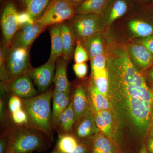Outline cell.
Here are the masks:
<instances>
[{
    "label": "cell",
    "instance_id": "cell-21",
    "mask_svg": "<svg viewBox=\"0 0 153 153\" xmlns=\"http://www.w3.org/2000/svg\"><path fill=\"white\" fill-rule=\"evenodd\" d=\"M89 101L91 110L92 112H98L106 110L111 108L110 103L106 97L100 91L93 80L88 87Z\"/></svg>",
    "mask_w": 153,
    "mask_h": 153
},
{
    "label": "cell",
    "instance_id": "cell-38",
    "mask_svg": "<svg viewBox=\"0 0 153 153\" xmlns=\"http://www.w3.org/2000/svg\"><path fill=\"white\" fill-rule=\"evenodd\" d=\"M137 43L143 45L147 48L153 55V35L145 38H141Z\"/></svg>",
    "mask_w": 153,
    "mask_h": 153
},
{
    "label": "cell",
    "instance_id": "cell-43",
    "mask_svg": "<svg viewBox=\"0 0 153 153\" xmlns=\"http://www.w3.org/2000/svg\"><path fill=\"white\" fill-rule=\"evenodd\" d=\"M51 153H61V152H60V151H59L58 150H57V149H55V148H54V150H53V151H52V152Z\"/></svg>",
    "mask_w": 153,
    "mask_h": 153
},
{
    "label": "cell",
    "instance_id": "cell-26",
    "mask_svg": "<svg viewBox=\"0 0 153 153\" xmlns=\"http://www.w3.org/2000/svg\"><path fill=\"white\" fill-rule=\"evenodd\" d=\"M74 123V114L71 99L68 107L61 115L58 121L56 130L58 135L64 134H72Z\"/></svg>",
    "mask_w": 153,
    "mask_h": 153
},
{
    "label": "cell",
    "instance_id": "cell-17",
    "mask_svg": "<svg viewBox=\"0 0 153 153\" xmlns=\"http://www.w3.org/2000/svg\"><path fill=\"white\" fill-rule=\"evenodd\" d=\"M99 132L95 123L93 113L91 111L78 122L74 136L80 142L90 139Z\"/></svg>",
    "mask_w": 153,
    "mask_h": 153
},
{
    "label": "cell",
    "instance_id": "cell-11",
    "mask_svg": "<svg viewBox=\"0 0 153 153\" xmlns=\"http://www.w3.org/2000/svg\"><path fill=\"white\" fill-rule=\"evenodd\" d=\"M133 0H110L100 15V25L106 23L111 25L116 20L123 16L133 7Z\"/></svg>",
    "mask_w": 153,
    "mask_h": 153
},
{
    "label": "cell",
    "instance_id": "cell-16",
    "mask_svg": "<svg viewBox=\"0 0 153 153\" xmlns=\"http://www.w3.org/2000/svg\"><path fill=\"white\" fill-rule=\"evenodd\" d=\"M70 60L64 59L62 56L56 62L55 76L53 79L54 91L70 93V83L67 76V66Z\"/></svg>",
    "mask_w": 153,
    "mask_h": 153
},
{
    "label": "cell",
    "instance_id": "cell-29",
    "mask_svg": "<svg viewBox=\"0 0 153 153\" xmlns=\"http://www.w3.org/2000/svg\"><path fill=\"white\" fill-rule=\"evenodd\" d=\"M79 141L73 134L58 135V140L55 148L62 153H69L78 146Z\"/></svg>",
    "mask_w": 153,
    "mask_h": 153
},
{
    "label": "cell",
    "instance_id": "cell-24",
    "mask_svg": "<svg viewBox=\"0 0 153 153\" xmlns=\"http://www.w3.org/2000/svg\"><path fill=\"white\" fill-rule=\"evenodd\" d=\"M81 43L88 53L90 60L104 52V36L101 32L96 33Z\"/></svg>",
    "mask_w": 153,
    "mask_h": 153
},
{
    "label": "cell",
    "instance_id": "cell-40",
    "mask_svg": "<svg viewBox=\"0 0 153 153\" xmlns=\"http://www.w3.org/2000/svg\"><path fill=\"white\" fill-rule=\"evenodd\" d=\"M63 1L67 2L69 4L75 6L76 7L85 2L86 0H63Z\"/></svg>",
    "mask_w": 153,
    "mask_h": 153
},
{
    "label": "cell",
    "instance_id": "cell-3",
    "mask_svg": "<svg viewBox=\"0 0 153 153\" xmlns=\"http://www.w3.org/2000/svg\"><path fill=\"white\" fill-rule=\"evenodd\" d=\"M54 88L51 87L47 91L33 98L22 99V108L27 113L28 125L38 130L54 142V129L52 125L51 102Z\"/></svg>",
    "mask_w": 153,
    "mask_h": 153
},
{
    "label": "cell",
    "instance_id": "cell-33",
    "mask_svg": "<svg viewBox=\"0 0 153 153\" xmlns=\"http://www.w3.org/2000/svg\"><path fill=\"white\" fill-rule=\"evenodd\" d=\"M14 124L18 125L28 124V117L27 113L23 108L10 114Z\"/></svg>",
    "mask_w": 153,
    "mask_h": 153
},
{
    "label": "cell",
    "instance_id": "cell-9",
    "mask_svg": "<svg viewBox=\"0 0 153 153\" xmlns=\"http://www.w3.org/2000/svg\"><path fill=\"white\" fill-rule=\"evenodd\" d=\"M56 62L48 60L39 67H32L27 72L38 88L39 94L47 91L51 87L55 76Z\"/></svg>",
    "mask_w": 153,
    "mask_h": 153
},
{
    "label": "cell",
    "instance_id": "cell-27",
    "mask_svg": "<svg viewBox=\"0 0 153 153\" xmlns=\"http://www.w3.org/2000/svg\"><path fill=\"white\" fill-rule=\"evenodd\" d=\"M110 0H86L76 7V14H97L101 15Z\"/></svg>",
    "mask_w": 153,
    "mask_h": 153
},
{
    "label": "cell",
    "instance_id": "cell-41",
    "mask_svg": "<svg viewBox=\"0 0 153 153\" xmlns=\"http://www.w3.org/2000/svg\"><path fill=\"white\" fill-rule=\"evenodd\" d=\"M138 153H149L147 148V143H143Z\"/></svg>",
    "mask_w": 153,
    "mask_h": 153
},
{
    "label": "cell",
    "instance_id": "cell-5",
    "mask_svg": "<svg viewBox=\"0 0 153 153\" xmlns=\"http://www.w3.org/2000/svg\"><path fill=\"white\" fill-rule=\"evenodd\" d=\"M76 7L63 0H52L36 23L45 27L67 22L76 15Z\"/></svg>",
    "mask_w": 153,
    "mask_h": 153
},
{
    "label": "cell",
    "instance_id": "cell-44",
    "mask_svg": "<svg viewBox=\"0 0 153 153\" xmlns=\"http://www.w3.org/2000/svg\"><path fill=\"white\" fill-rule=\"evenodd\" d=\"M149 137H153V128H152V130L151 131Z\"/></svg>",
    "mask_w": 153,
    "mask_h": 153
},
{
    "label": "cell",
    "instance_id": "cell-47",
    "mask_svg": "<svg viewBox=\"0 0 153 153\" xmlns=\"http://www.w3.org/2000/svg\"><path fill=\"white\" fill-rule=\"evenodd\" d=\"M0 1H1V2L2 1H4V0H0Z\"/></svg>",
    "mask_w": 153,
    "mask_h": 153
},
{
    "label": "cell",
    "instance_id": "cell-15",
    "mask_svg": "<svg viewBox=\"0 0 153 153\" xmlns=\"http://www.w3.org/2000/svg\"><path fill=\"white\" fill-rule=\"evenodd\" d=\"M109 88H115L118 91H121L126 97L141 99L151 103L153 102L152 91L148 87H142L109 81Z\"/></svg>",
    "mask_w": 153,
    "mask_h": 153
},
{
    "label": "cell",
    "instance_id": "cell-32",
    "mask_svg": "<svg viewBox=\"0 0 153 153\" xmlns=\"http://www.w3.org/2000/svg\"><path fill=\"white\" fill-rule=\"evenodd\" d=\"M91 72L102 71L107 69L106 58L105 52L96 56L90 60Z\"/></svg>",
    "mask_w": 153,
    "mask_h": 153
},
{
    "label": "cell",
    "instance_id": "cell-14",
    "mask_svg": "<svg viewBox=\"0 0 153 153\" xmlns=\"http://www.w3.org/2000/svg\"><path fill=\"white\" fill-rule=\"evenodd\" d=\"M126 49L131 60L137 68L144 70L153 64V55L143 45L137 43L130 44Z\"/></svg>",
    "mask_w": 153,
    "mask_h": 153
},
{
    "label": "cell",
    "instance_id": "cell-10",
    "mask_svg": "<svg viewBox=\"0 0 153 153\" xmlns=\"http://www.w3.org/2000/svg\"><path fill=\"white\" fill-rule=\"evenodd\" d=\"M46 28L35 22L25 25L17 31L12 39L10 45L30 49L35 40Z\"/></svg>",
    "mask_w": 153,
    "mask_h": 153
},
{
    "label": "cell",
    "instance_id": "cell-35",
    "mask_svg": "<svg viewBox=\"0 0 153 153\" xmlns=\"http://www.w3.org/2000/svg\"><path fill=\"white\" fill-rule=\"evenodd\" d=\"M35 23V21L28 13L25 11H19L18 14V24L19 29L28 24Z\"/></svg>",
    "mask_w": 153,
    "mask_h": 153
},
{
    "label": "cell",
    "instance_id": "cell-4",
    "mask_svg": "<svg viewBox=\"0 0 153 153\" xmlns=\"http://www.w3.org/2000/svg\"><path fill=\"white\" fill-rule=\"evenodd\" d=\"M5 52V61L10 82L27 74L32 68L30 49L10 45Z\"/></svg>",
    "mask_w": 153,
    "mask_h": 153
},
{
    "label": "cell",
    "instance_id": "cell-45",
    "mask_svg": "<svg viewBox=\"0 0 153 153\" xmlns=\"http://www.w3.org/2000/svg\"><path fill=\"white\" fill-rule=\"evenodd\" d=\"M133 1H136L137 2H143L146 1V0H133Z\"/></svg>",
    "mask_w": 153,
    "mask_h": 153
},
{
    "label": "cell",
    "instance_id": "cell-42",
    "mask_svg": "<svg viewBox=\"0 0 153 153\" xmlns=\"http://www.w3.org/2000/svg\"><path fill=\"white\" fill-rule=\"evenodd\" d=\"M148 77L153 82V66L147 72Z\"/></svg>",
    "mask_w": 153,
    "mask_h": 153
},
{
    "label": "cell",
    "instance_id": "cell-23",
    "mask_svg": "<svg viewBox=\"0 0 153 153\" xmlns=\"http://www.w3.org/2000/svg\"><path fill=\"white\" fill-rule=\"evenodd\" d=\"M60 24L52 25L49 28L51 38V50L48 60L52 62H56L57 59L61 57L63 54Z\"/></svg>",
    "mask_w": 153,
    "mask_h": 153
},
{
    "label": "cell",
    "instance_id": "cell-25",
    "mask_svg": "<svg viewBox=\"0 0 153 153\" xmlns=\"http://www.w3.org/2000/svg\"><path fill=\"white\" fill-rule=\"evenodd\" d=\"M93 113L96 124L100 131L112 141L113 121L111 114L108 110Z\"/></svg>",
    "mask_w": 153,
    "mask_h": 153
},
{
    "label": "cell",
    "instance_id": "cell-48",
    "mask_svg": "<svg viewBox=\"0 0 153 153\" xmlns=\"http://www.w3.org/2000/svg\"><path fill=\"white\" fill-rule=\"evenodd\" d=\"M152 93H153V88L152 90Z\"/></svg>",
    "mask_w": 153,
    "mask_h": 153
},
{
    "label": "cell",
    "instance_id": "cell-39",
    "mask_svg": "<svg viewBox=\"0 0 153 153\" xmlns=\"http://www.w3.org/2000/svg\"><path fill=\"white\" fill-rule=\"evenodd\" d=\"M8 143V136L7 132L6 130L1 134L0 138V153H6Z\"/></svg>",
    "mask_w": 153,
    "mask_h": 153
},
{
    "label": "cell",
    "instance_id": "cell-2",
    "mask_svg": "<svg viewBox=\"0 0 153 153\" xmlns=\"http://www.w3.org/2000/svg\"><path fill=\"white\" fill-rule=\"evenodd\" d=\"M6 130L9 139L6 153L41 152L52 145V142L43 133L28 124H14Z\"/></svg>",
    "mask_w": 153,
    "mask_h": 153
},
{
    "label": "cell",
    "instance_id": "cell-37",
    "mask_svg": "<svg viewBox=\"0 0 153 153\" xmlns=\"http://www.w3.org/2000/svg\"><path fill=\"white\" fill-rule=\"evenodd\" d=\"M90 139L80 142L74 150L69 153H91Z\"/></svg>",
    "mask_w": 153,
    "mask_h": 153
},
{
    "label": "cell",
    "instance_id": "cell-30",
    "mask_svg": "<svg viewBox=\"0 0 153 153\" xmlns=\"http://www.w3.org/2000/svg\"><path fill=\"white\" fill-rule=\"evenodd\" d=\"M92 80L100 92L105 96H107L109 89V81L107 68L105 70L91 72Z\"/></svg>",
    "mask_w": 153,
    "mask_h": 153
},
{
    "label": "cell",
    "instance_id": "cell-36",
    "mask_svg": "<svg viewBox=\"0 0 153 153\" xmlns=\"http://www.w3.org/2000/svg\"><path fill=\"white\" fill-rule=\"evenodd\" d=\"M73 69L76 76L79 78H83L87 75L88 65L85 63H75L73 66Z\"/></svg>",
    "mask_w": 153,
    "mask_h": 153
},
{
    "label": "cell",
    "instance_id": "cell-13",
    "mask_svg": "<svg viewBox=\"0 0 153 153\" xmlns=\"http://www.w3.org/2000/svg\"><path fill=\"white\" fill-rule=\"evenodd\" d=\"M71 100L74 114V123H77L91 111L89 99L83 85L76 86L71 96Z\"/></svg>",
    "mask_w": 153,
    "mask_h": 153
},
{
    "label": "cell",
    "instance_id": "cell-22",
    "mask_svg": "<svg viewBox=\"0 0 153 153\" xmlns=\"http://www.w3.org/2000/svg\"><path fill=\"white\" fill-rule=\"evenodd\" d=\"M90 143L91 153H119L113 142L102 134L91 137Z\"/></svg>",
    "mask_w": 153,
    "mask_h": 153
},
{
    "label": "cell",
    "instance_id": "cell-1",
    "mask_svg": "<svg viewBox=\"0 0 153 153\" xmlns=\"http://www.w3.org/2000/svg\"><path fill=\"white\" fill-rule=\"evenodd\" d=\"M105 55L109 81L148 87L143 74L132 62L126 47H114Z\"/></svg>",
    "mask_w": 153,
    "mask_h": 153
},
{
    "label": "cell",
    "instance_id": "cell-19",
    "mask_svg": "<svg viewBox=\"0 0 153 153\" xmlns=\"http://www.w3.org/2000/svg\"><path fill=\"white\" fill-rule=\"evenodd\" d=\"M63 46L62 57L70 60L74 56L76 40L73 30L68 21L60 24Z\"/></svg>",
    "mask_w": 153,
    "mask_h": 153
},
{
    "label": "cell",
    "instance_id": "cell-34",
    "mask_svg": "<svg viewBox=\"0 0 153 153\" xmlns=\"http://www.w3.org/2000/svg\"><path fill=\"white\" fill-rule=\"evenodd\" d=\"M8 108L10 114L22 108V99L16 95L11 96L9 100Z\"/></svg>",
    "mask_w": 153,
    "mask_h": 153
},
{
    "label": "cell",
    "instance_id": "cell-12",
    "mask_svg": "<svg viewBox=\"0 0 153 153\" xmlns=\"http://www.w3.org/2000/svg\"><path fill=\"white\" fill-rule=\"evenodd\" d=\"M7 84L9 92L21 99L32 98L39 94L33 85L32 79L27 74L19 76Z\"/></svg>",
    "mask_w": 153,
    "mask_h": 153
},
{
    "label": "cell",
    "instance_id": "cell-7",
    "mask_svg": "<svg viewBox=\"0 0 153 153\" xmlns=\"http://www.w3.org/2000/svg\"><path fill=\"white\" fill-rule=\"evenodd\" d=\"M68 22L73 30L76 41L81 42L101 32L100 15L76 14Z\"/></svg>",
    "mask_w": 153,
    "mask_h": 153
},
{
    "label": "cell",
    "instance_id": "cell-31",
    "mask_svg": "<svg viewBox=\"0 0 153 153\" xmlns=\"http://www.w3.org/2000/svg\"><path fill=\"white\" fill-rule=\"evenodd\" d=\"M74 59L75 63H85L89 58L86 49L80 41H76V46L74 49Z\"/></svg>",
    "mask_w": 153,
    "mask_h": 153
},
{
    "label": "cell",
    "instance_id": "cell-28",
    "mask_svg": "<svg viewBox=\"0 0 153 153\" xmlns=\"http://www.w3.org/2000/svg\"><path fill=\"white\" fill-rule=\"evenodd\" d=\"M128 26L131 32L136 37L142 38L153 35V26L141 19H131L129 22Z\"/></svg>",
    "mask_w": 153,
    "mask_h": 153
},
{
    "label": "cell",
    "instance_id": "cell-20",
    "mask_svg": "<svg viewBox=\"0 0 153 153\" xmlns=\"http://www.w3.org/2000/svg\"><path fill=\"white\" fill-rule=\"evenodd\" d=\"M22 11L28 13L34 21L42 16L52 0H15Z\"/></svg>",
    "mask_w": 153,
    "mask_h": 153
},
{
    "label": "cell",
    "instance_id": "cell-8",
    "mask_svg": "<svg viewBox=\"0 0 153 153\" xmlns=\"http://www.w3.org/2000/svg\"><path fill=\"white\" fill-rule=\"evenodd\" d=\"M127 98L129 112L135 125L140 129H147L149 125L152 103L141 99Z\"/></svg>",
    "mask_w": 153,
    "mask_h": 153
},
{
    "label": "cell",
    "instance_id": "cell-46",
    "mask_svg": "<svg viewBox=\"0 0 153 153\" xmlns=\"http://www.w3.org/2000/svg\"><path fill=\"white\" fill-rule=\"evenodd\" d=\"M152 119H153V113H152Z\"/></svg>",
    "mask_w": 153,
    "mask_h": 153
},
{
    "label": "cell",
    "instance_id": "cell-6",
    "mask_svg": "<svg viewBox=\"0 0 153 153\" xmlns=\"http://www.w3.org/2000/svg\"><path fill=\"white\" fill-rule=\"evenodd\" d=\"M18 10L16 2L13 0L6 1L2 9L1 25L2 34V46L4 51L10 45L13 37L19 30Z\"/></svg>",
    "mask_w": 153,
    "mask_h": 153
},
{
    "label": "cell",
    "instance_id": "cell-18",
    "mask_svg": "<svg viewBox=\"0 0 153 153\" xmlns=\"http://www.w3.org/2000/svg\"><path fill=\"white\" fill-rule=\"evenodd\" d=\"M52 99V125L54 130L56 131L59 118L68 107L71 101V96L70 93L54 91Z\"/></svg>",
    "mask_w": 153,
    "mask_h": 153
}]
</instances>
